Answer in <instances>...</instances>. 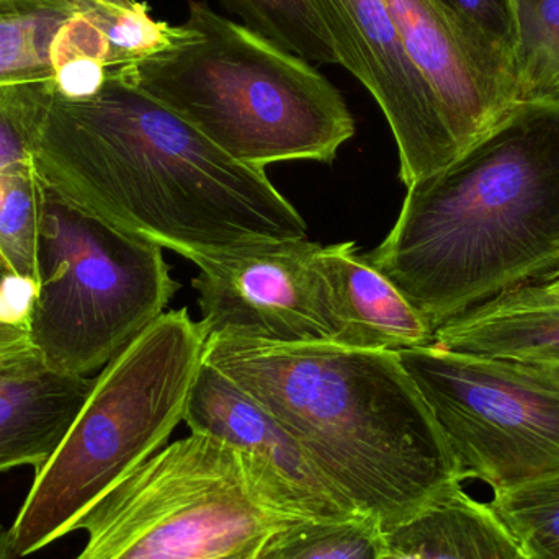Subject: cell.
<instances>
[{"instance_id": "cell-6", "label": "cell", "mask_w": 559, "mask_h": 559, "mask_svg": "<svg viewBox=\"0 0 559 559\" xmlns=\"http://www.w3.org/2000/svg\"><path fill=\"white\" fill-rule=\"evenodd\" d=\"M309 518L251 453L210 436L167 443L108 489L78 531L72 559H229Z\"/></svg>"}, {"instance_id": "cell-12", "label": "cell", "mask_w": 559, "mask_h": 559, "mask_svg": "<svg viewBox=\"0 0 559 559\" xmlns=\"http://www.w3.org/2000/svg\"><path fill=\"white\" fill-rule=\"evenodd\" d=\"M107 0H0V85L52 81L64 97L95 94L121 71Z\"/></svg>"}, {"instance_id": "cell-7", "label": "cell", "mask_w": 559, "mask_h": 559, "mask_svg": "<svg viewBox=\"0 0 559 559\" xmlns=\"http://www.w3.org/2000/svg\"><path fill=\"white\" fill-rule=\"evenodd\" d=\"M177 289L163 248L46 193L25 325L49 368L92 377L164 314Z\"/></svg>"}, {"instance_id": "cell-10", "label": "cell", "mask_w": 559, "mask_h": 559, "mask_svg": "<svg viewBox=\"0 0 559 559\" xmlns=\"http://www.w3.org/2000/svg\"><path fill=\"white\" fill-rule=\"evenodd\" d=\"M338 66L365 85L383 111L406 187L462 156L442 105L411 59L384 0H314Z\"/></svg>"}, {"instance_id": "cell-23", "label": "cell", "mask_w": 559, "mask_h": 559, "mask_svg": "<svg viewBox=\"0 0 559 559\" xmlns=\"http://www.w3.org/2000/svg\"><path fill=\"white\" fill-rule=\"evenodd\" d=\"M55 88L52 81L0 85V176L32 164L33 143Z\"/></svg>"}, {"instance_id": "cell-2", "label": "cell", "mask_w": 559, "mask_h": 559, "mask_svg": "<svg viewBox=\"0 0 559 559\" xmlns=\"http://www.w3.org/2000/svg\"><path fill=\"white\" fill-rule=\"evenodd\" d=\"M205 361L265 407L338 501L384 534L460 483L397 352L210 335Z\"/></svg>"}, {"instance_id": "cell-28", "label": "cell", "mask_w": 559, "mask_h": 559, "mask_svg": "<svg viewBox=\"0 0 559 559\" xmlns=\"http://www.w3.org/2000/svg\"><path fill=\"white\" fill-rule=\"evenodd\" d=\"M532 559H559V548L557 550L540 551V554L531 555Z\"/></svg>"}, {"instance_id": "cell-9", "label": "cell", "mask_w": 559, "mask_h": 559, "mask_svg": "<svg viewBox=\"0 0 559 559\" xmlns=\"http://www.w3.org/2000/svg\"><path fill=\"white\" fill-rule=\"evenodd\" d=\"M321 248L306 238L187 254L200 271L193 288L209 335L271 344L331 342Z\"/></svg>"}, {"instance_id": "cell-26", "label": "cell", "mask_w": 559, "mask_h": 559, "mask_svg": "<svg viewBox=\"0 0 559 559\" xmlns=\"http://www.w3.org/2000/svg\"><path fill=\"white\" fill-rule=\"evenodd\" d=\"M10 285L25 286L16 282V280L10 275L9 269L5 267L2 259H0V321H25L23 314H20L13 306H10ZM26 288H28V286H26Z\"/></svg>"}, {"instance_id": "cell-15", "label": "cell", "mask_w": 559, "mask_h": 559, "mask_svg": "<svg viewBox=\"0 0 559 559\" xmlns=\"http://www.w3.org/2000/svg\"><path fill=\"white\" fill-rule=\"evenodd\" d=\"M95 377L49 368L36 352L0 364V473L39 469L84 406Z\"/></svg>"}, {"instance_id": "cell-16", "label": "cell", "mask_w": 559, "mask_h": 559, "mask_svg": "<svg viewBox=\"0 0 559 559\" xmlns=\"http://www.w3.org/2000/svg\"><path fill=\"white\" fill-rule=\"evenodd\" d=\"M433 344L462 354L559 364V265L440 325Z\"/></svg>"}, {"instance_id": "cell-22", "label": "cell", "mask_w": 559, "mask_h": 559, "mask_svg": "<svg viewBox=\"0 0 559 559\" xmlns=\"http://www.w3.org/2000/svg\"><path fill=\"white\" fill-rule=\"evenodd\" d=\"M489 504L528 555L559 548V466L519 485L495 489Z\"/></svg>"}, {"instance_id": "cell-1", "label": "cell", "mask_w": 559, "mask_h": 559, "mask_svg": "<svg viewBox=\"0 0 559 559\" xmlns=\"http://www.w3.org/2000/svg\"><path fill=\"white\" fill-rule=\"evenodd\" d=\"M32 164L51 199L182 258L308 238L265 170L118 74L85 97L55 88Z\"/></svg>"}, {"instance_id": "cell-8", "label": "cell", "mask_w": 559, "mask_h": 559, "mask_svg": "<svg viewBox=\"0 0 559 559\" xmlns=\"http://www.w3.org/2000/svg\"><path fill=\"white\" fill-rule=\"evenodd\" d=\"M449 447L456 478L509 488L559 466V364L397 352Z\"/></svg>"}, {"instance_id": "cell-25", "label": "cell", "mask_w": 559, "mask_h": 559, "mask_svg": "<svg viewBox=\"0 0 559 559\" xmlns=\"http://www.w3.org/2000/svg\"><path fill=\"white\" fill-rule=\"evenodd\" d=\"M33 350L25 321H0V364Z\"/></svg>"}, {"instance_id": "cell-4", "label": "cell", "mask_w": 559, "mask_h": 559, "mask_svg": "<svg viewBox=\"0 0 559 559\" xmlns=\"http://www.w3.org/2000/svg\"><path fill=\"white\" fill-rule=\"evenodd\" d=\"M192 36L118 75L192 124L231 159L265 170L332 163L355 134L338 88L311 62L189 0Z\"/></svg>"}, {"instance_id": "cell-27", "label": "cell", "mask_w": 559, "mask_h": 559, "mask_svg": "<svg viewBox=\"0 0 559 559\" xmlns=\"http://www.w3.org/2000/svg\"><path fill=\"white\" fill-rule=\"evenodd\" d=\"M13 544L12 531L0 524V559H19Z\"/></svg>"}, {"instance_id": "cell-20", "label": "cell", "mask_w": 559, "mask_h": 559, "mask_svg": "<svg viewBox=\"0 0 559 559\" xmlns=\"http://www.w3.org/2000/svg\"><path fill=\"white\" fill-rule=\"evenodd\" d=\"M46 193L33 164L0 176V259L10 275L35 288Z\"/></svg>"}, {"instance_id": "cell-17", "label": "cell", "mask_w": 559, "mask_h": 559, "mask_svg": "<svg viewBox=\"0 0 559 559\" xmlns=\"http://www.w3.org/2000/svg\"><path fill=\"white\" fill-rule=\"evenodd\" d=\"M391 554L413 559H532L489 501L462 483L386 534Z\"/></svg>"}, {"instance_id": "cell-21", "label": "cell", "mask_w": 559, "mask_h": 559, "mask_svg": "<svg viewBox=\"0 0 559 559\" xmlns=\"http://www.w3.org/2000/svg\"><path fill=\"white\" fill-rule=\"evenodd\" d=\"M519 102L559 105V0H514Z\"/></svg>"}, {"instance_id": "cell-5", "label": "cell", "mask_w": 559, "mask_h": 559, "mask_svg": "<svg viewBox=\"0 0 559 559\" xmlns=\"http://www.w3.org/2000/svg\"><path fill=\"white\" fill-rule=\"evenodd\" d=\"M209 337L186 308L164 312L95 374L10 527L20 558L78 531L108 489L169 443L186 417Z\"/></svg>"}, {"instance_id": "cell-3", "label": "cell", "mask_w": 559, "mask_h": 559, "mask_svg": "<svg viewBox=\"0 0 559 559\" xmlns=\"http://www.w3.org/2000/svg\"><path fill=\"white\" fill-rule=\"evenodd\" d=\"M368 264L433 332L559 265V105L519 102L478 143L407 187Z\"/></svg>"}, {"instance_id": "cell-11", "label": "cell", "mask_w": 559, "mask_h": 559, "mask_svg": "<svg viewBox=\"0 0 559 559\" xmlns=\"http://www.w3.org/2000/svg\"><path fill=\"white\" fill-rule=\"evenodd\" d=\"M462 154L519 104L514 51L439 0H384Z\"/></svg>"}, {"instance_id": "cell-24", "label": "cell", "mask_w": 559, "mask_h": 559, "mask_svg": "<svg viewBox=\"0 0 559 559\" xmlns=\"http://www.w3.org/2000/svg\"><path fill=\"white\" fill-rule=\"evenodd\" d=\"M463 22L514 51L518 19L514 0H439Z\"/></svg>"}, {"instance_id": "cell-13", "label": "cell", "mask_w": 559, "mask_h": 559, "mask_svg": "<svg viewBox=\"0 0 559 559\" xmlns=\"http://www.w3.org/2000/svg\"><path fill=\"white\" fill-rule=\"evenodd\" d=\"M183 423L190 432L218 437L265 463L312 521L355 518L316 472L288 430L258 401L206 361L193 384Z\"/></svg>"}, {"instance_id": "cell-29", "label": "cell", "mask_w": 559, "mask_h": 559, "mask_svg": "<svg viewBox=\"0 0 559 559\" xmlns=\"http://www.w3.org/2000/svg\"><path fill=\"white\" fill-rule=\"evenodd\" d=\"M388 559H413V558L403 557V555H394V554H391V551H390V558H388Z\"/></svg>"}, {"instance_id": "cell-19", "label": "cell", "mask_w": 559, "mask_h": 559, "mask_svg": "<svg viewBox=\"0 0 559 559\" xmlns=\"http://www.w3.org/2000/svg\"><path fill=\"white\" fill-rule=\"evenodd\" d=\"M242 25L306 59L311 64H338L331 35L314 0H222Z\"/></svg>"}, {"instance_id": "cell-18", "label": "cell", "mask_w": 559, "mask_h": 559, "mask_svg": "<svg viewBox=\"0 0 559 559\" xmlns=\"http://www.w3.org/2000/svg\"><path fill=\"white\" fill-rule=\"evenodd\" d=\"M249 559H388L386 534L361 515L299 522L280 528L245 551Z\"/></svg>"}, {"instance_id": "cell-30", "label": "cell", "mask_w": 559, "mask_h": 559, "mask_svg": "<svg viewBox=\"0 0 559 559\" xmlns=\"http://www.w3.org/2000/svg\"><path fill=\"white\" fill-rule=\"evenodd\" d=\"M229 559H249V558H248V555H246L245 551H242V554L238 555V557L229 558Z\"/></svg>"}, {"instance_id": "cell-14", "label": "cell", "mask_w": 559, "mask_h": 559, "mask_svg": "<svg viewBox=\"0 0 559 559\" xmlns=\"http://www.w3.org/2000/svg\"><path fill=\"white\" fill-rule=\"evenodd\" d=\"M332 344L401 352L433 344V329L409 299L358 254L354 242L321 248Z\"/></svg>"}]
</instances>
